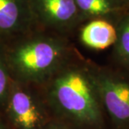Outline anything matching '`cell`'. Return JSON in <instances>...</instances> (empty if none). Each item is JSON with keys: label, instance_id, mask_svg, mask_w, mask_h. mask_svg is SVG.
Returning <instances> with one entry per match:
<instances>
[{"label": "cell", "instance_id": "6da1fadb", "mask_svg": "<svg viewBox=\"0 0 129 129\" xmlns=\"http://www.w3.org/2000/svg\"><path fill=\"white\" fill-rule=\"evenodd\" d=\"M55 104L79 123L98 125L102 115L95 78L79 70H69L56 79L52 88Z\"/></svg>", "mask_w": 129, "mask_h": 129}, {"label": "cell", "instance_id": "8fae6325", "mask_svg": "<svg viewBox=\"0 0 129 129\" xmlns=\"http://www.w3.org/2000/svg\"><path fill=\"white\" fill-rule=\"evenodd\" d=\"M121 1L128 8H129V0H121Z\"/></svg>", "mask_w": 129, "mask_h": 129}, {"label": "cell", "instance_id": "3957f363", "mask_svg": "<svg viewBox=\"0 0 129 129\" xmlns=\"http://www.w3.org/2000/svg\"><path fill=\"white\" fill-rule=\"evenodd\" d=\"M94 78L100 99L112 119L118 124L129 125V79L108 73Z\"/></svg>", "mask_w": 129, "mask_h": 129}, {"label": "cell", "instance_id": "7c38bea8", "mask_svg": "<svg viewBox=\"0 0 129 129\" xmlns=\"http://www.w3.org/2000/svg\"><path fill=\"white\" fill-rule=\"evenodd\" d=\"M52 129H58V128H52Z\"/></svg>", "mask_w": 129, "mask_h": 129}, {"label": "cell", "instance_id": "ba28073f", "mask_svg": "<svg viewBox=\"0 0 129 129\" xmlns=\"http://www.w3.org/2000/svg\"><path fill=\"white\" fill-rule=\"evenodd\" d=\"M80 16L94 19L118 18L128 8L121 0H75Z\"/></svg>", "mask_w": 129, "mask_h": 129}, {"label": "cell", "instance_id": "9c48e42d", "mask_svg": "<svg viewBox=\"0 0 129 129\" xmlns=\"http://www.w3.org/2000/svg\"><path fill=\"white\" fill-rule=\"evenodd\" d=\"M117 37L114 43L115 53L120 62L129 69V8L118 18Z\"/></svg>", "mask_w": 129, "mask_h": 129}, {"label": "cell", "instance_id": "277c9868", "mask_svg": "<svg viewBox=\"0 0 129 129\" xmlns=\"http://www.w3.org/2000/svg\"><path fill=\"white\" fill-rule=\"evenodd\" d=\"M34 17L55 26L70 24L80 16L75 0H31Z\"/></svg>", "mask_w": 129, "mask_h": 129}, {"label": "cell", "instance_id": "52a82bcc", "mask_svg": "<svg viewBox=\"0 0 129 129\" xmlns=\"http://www.w3.org/2000/svg\"><path fill=\"white\" fill-rule=\"evenodd\" d=\"M117 37L116 29L110 21L94 19L83 27L81 32L83 42L90 48L103 50L113 45Z\"/></svg>", "mask_w": 129, "mask_h": 129}, {"label": "cell", "instance_id": "30bf717a", "mask_svg": "<svg viewBox=\"0 0 129 129\" xmlns=\"http://www.w3.org/2000/svg\"><path fill=\"white\" fill-rule=\"evenodd\" d=\"M9 78L6 69L0 61V100L3 99L8 90Z\"/></svg>", "mask_w": 129, "mask_h": 129}, {"label": "cell", "instance_id": "8992f818", "mask_svg": "<svg viewBox=\"0 0 129 129\" xmlns=\"http://www.w3.org/2000/svg\"><path fill=\"white\" fill-rule=\"evenodd\" d=\"M9 110L14 123L20 129H37L41 124V113L35 102L21 89L12 93Z\"/></svg>", "mask_w": 129, "mask_h": 129}, {"label": "cell", "instance_id": "5b68a950", "mask_svg": "<svg viewBox=\"0 0 129 129\" xmlns=\"http://www.w3.org/2000/svg\"><path fill=\"white\" fill-rule=\"evenodd\" d=\"M33 17L31 0H0V35L19 31Z\"/></svg>", "mask_w": 129, "mask_h": 129}, {"label": "cell", "instance_id": "7a4b0ae2", "mask_svg": "<svg viewBox=\"0 0 129 129\" xmlns=\"http://www.w3.org/2000/svg\"><path fill=\"white\" fill-rule=\"evenodd\" d=\"M61 56L62 48L57 42L37 39L17 47L12 55V62L14 68L24 77L37 79L53 70Z\"/></svg>", "mask_w": 129, "mask_h": 129}]
</instances>
